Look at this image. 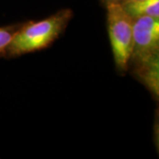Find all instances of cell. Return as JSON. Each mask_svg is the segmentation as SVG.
Returning a JSON list of instances; mask_svg holds the SVG:
<instances>
[{"mask_svg":"<svg viewBox=\"0 0 159 159\" xmlns=\"http://www.w3.org/2000/svg\"><path fill=\"white\" fill-rule=\"evenodd\" d=\"M150 88L159 82V19L142 16L133 20V44L128 67Z\"/></svg>","mask_w":159,"mask_h":159,"instance_id":"cell-1","label":"cell"},{"mask_svg":"<svg viewBox=\"0 0 159 159\" xmlns=\"http://www.w3.org/2000/svg\"><path fill=\"white\" fill-rule=\"evenodd\" d=\"M72 17V10L62 9L44 20L20 24L6 50V57H19L49 47L64 32Z\"/></svg>","mask_w":159,"mask_h":159,"instance_id":"cell-2","label":"cell"},{"mask_svg":"<svg viewBox=\"0 0 159 159\" xmlns=\"http://www.w3.org/2000/svg\"><path fill=\"white\" fill-rule=\"evenodd\" d=\"M107 23L114 61L121 72L128 69L133 44V19L119 2L106 4Z\"/></svg>","mask_w":159,"mask_h":159,"instance_id":"cell-3","label":"cell"},{"mask_svg":"<svg viewBox=\"0 0 159 159\" xmlns=\"http://www.w3.org/2000/svg\"><path fill=\"white\" fill-rule=\"evenodd\" d=\"M120 4L133 20L142 16L159 19V0H133Z\"/></svg>","mask_w":159,"mask_h":159,"instance_id":"cell-4","label":"cell"},{"mask_svg":"<svg viewBox=\"0 0 159 159\" xmlns=\"http://www.w3.org/2000/svg\"><path fill=\"white\" fill-rule=\"evenodd\" d=\"M20 24L0 27V57H6V50Z\"/></svg>","mask_w":159,"mask_h":159,"instance_id":"cell-5","label":"cell"},{"mask_svg":"<svg viewBox=\"0 0 159 159\" xmlns=\"http://www.w3.org/2000/svg\"><path fill=\"white\" fill-rule=\"evenodd\" d=\"M105 1V3L107 4V3H111V2H119V0H104Z\"/></svg>","mask_w":159,"mask_h":159,"instance_id":"cell-6","label":"cell"},{"mask_svg":"<svg viewBox=\"0 0 159 159\" xmlns=\"http://www.w3.org/2000/svg\"><path fill=\"white\" fill-rule=\"evenodd\" d=\"M125 1H133V0H119V3H122V2H125Z\"/></svg>","mask_w":159,"mask_h":159,"instance_id":"cell-7","label":"cell"}]
</instances>
